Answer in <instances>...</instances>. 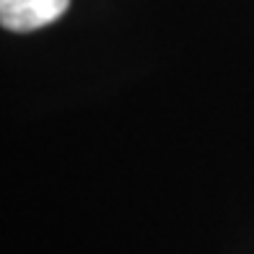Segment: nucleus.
I'll return each mask as SVG.
<instances>
[{
    "label": "nucleus",
    "instance_id": "f257e3e1",
    "mask_svg": "<svg viewBox=\"0 0 254 254\" xmlns=\"http://www.w3.org/2000/svg\"><path fill=\"white\" fill-rule=\"evenodd\" d=\"M70 0H0V24L8 31H37L57 21Z\"/></svg>",
    "mask_w": 254,
    "mask_h": 254
}]
</instances>
